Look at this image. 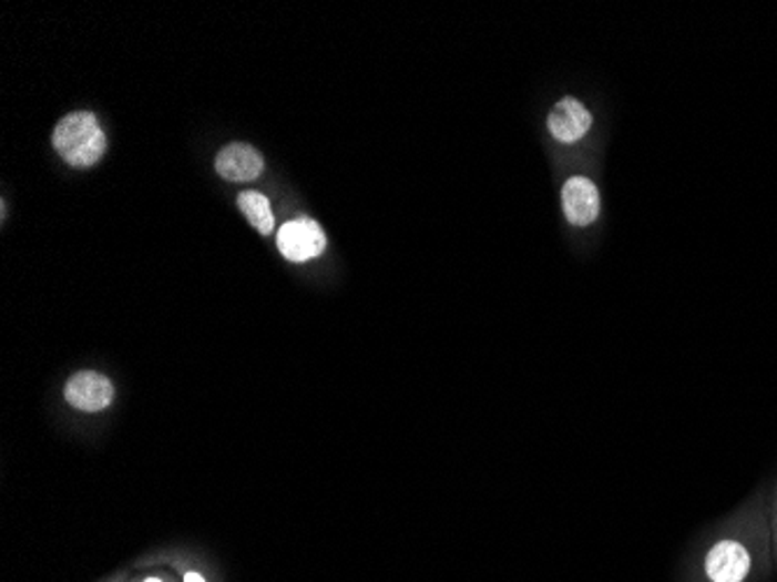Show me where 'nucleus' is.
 <instances>
[{
    "label": "nucleus",
    "mask_w": 777,
    "mask_h": 582,
    "mask_svg": "<svg viewBox=\"0 0 777 582\" xmlns=\"http://www.w3.org/2000/svg\"><path fill=\"white\" fill-rule=\"evenodd\" d=\"M52 143L65 163L75 169H89L105 150L108 137L91 112H70L57 124Z\"/></svg>",
    "instance_id": "f257e3e1"
},
{
    "label": "nucleus",
    "mask_w": 777,
    "mask_h": 582,
    "mask_svg": "<svg viewBox=\"0 0 777 582\" xmlns=\"http://www.w3.org/2000/svg\"><path fill=\"white\" fill-rule=\"evenodd\" d=\"M277 247L285 259L303 264L315 259V256L326 249V236L315 219L298 217L277 231Z\"/></svg>",
    "instance_id": "f03ea898"
},
{
    "label": "nucleus",
    "mask_w": 777,
    "mask_h": 582,
    "mask_svg": "<svg viewBox=\"0 0 777 582\" xmlns=\"http://www.w3.org/2000/svg\"><path fill=\"white\" fill-rule=\"evenodd\" d=\"M563 215L573 226H592L601 213V196L599 186L582 175L566 180L561 190Z\"/></svg>",
    "instance_id": "7ed1b4c3"
},
{
    "label": "nucleus",
    "mask_w": 777,
    "mask_h": 582,
    "mask_svg": "<svg viewBox=\"0 0 777 582\" xmlns=\"http://www.w3.org/2000/svg\"><path fill=\"white\" fill-rule=\"evenodd\" d=\"M594 124V116L589 112L577 99H561L550 116H548V129L550 133L559 140V143H577L582 140L589 129Z\"/></svg>",
    "instance_id": "20e7f679"
},
{
    "label": "nucleus",
    "mask_w": 777,
    "mask_h": 582,
    "mask_svg": "<svg viewBox=\"0 0 777 582\" xmlns=\"http://www.w3.org/2000/svg\"><path fill=\"white\" fill-rule=\"evenodd\" d=\"M112 385L101 372L84 370L78 372L65 385V401L86 412H99L112 401Z\"/></svg>",
    "instance_id": "39448f33"
},
{
    "label": "nucleus",
    "mask_w": 777,
    "mask_h": 582,
    "mask_svg": "<svg viewBox=\"0 0 777 582\" xmlns=\"http://www.w3.org/2000/svg\"><path fill=\"white\" fill-rule=\"evenodd\" d=\"M705 571L713 582H743L749 571V552L736 541H722L705 559Z\"/></svg>",
    "instance_id": "423d86ee"
},
{
    "label": "nucleus",
    "mask_w": 777,
    "mask_h": 582,
    "mask_svg": "<svg viewBox=\"0 0 777 582\" xmlns=\"http://www.w3.org/2000/svg\"><path fill=\"white\" fill-rule=\"evenodd\" d=\"M215 166L228 182H249L264 173V156L247 143H233L217 154Z\"/></svg>",
    "instance_id": "0eeeda50"
},
{
    "label": "nucleus",
    "mask_w": 777,
    "mask_h": 582,
    "mask_svg": "<svg viewBox=\"0 0 777 582\" xmlns=\"http://www.w3.org/2000/svg\"><path fill=\"white\" fill-rule=\"evenodd\" d=\"M238 207L245 213V217L249 219V224L258 231V233H264V236H268V233H273L275 228V217H273V210H270V201L264 196V194H258V192H243L238 196Z\"/></svg>",
    "instance_id": "6e6552de"
},
{
    "label": "nucleus",
    "mask_w": 777,
    "mask_h": 582,
    "mask_svg": "<svg viewBox=\"0 0 777 582\" xmlns=\"http://www.w3.org/2000/svg\"><path fill=\"white\" fill-rule=\"evenodd\" d=\"M184 582H205V578H203V575H198V573H186Z\"/></svg>",
    "instance_id": "1a4fd4ad"
},
{
    "label": "nucleus",
    "mask_w": 777,
    "mask_h": 582,
    "mask_svg": "<svg viewBox=\"0 0 777 582\" xmlns=\"http://www.w3.org/2000/svg\"><path fill=\"white\" fill-rule=\"evenodd\" d=\"M145 582H161V580H156V578H150V580H145Z\"/></svg>",
    "instance_id": "9d476101"
}]
</instances>
